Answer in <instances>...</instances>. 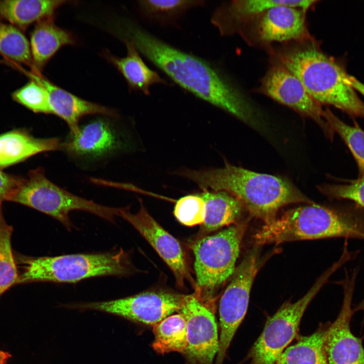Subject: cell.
<instances>
[{
  "instance_id": "obj_1",
  "label": "cell",
  "mask_w": 364,
  "mask_h": 364,
  "mask_svg": "<svg viewBox=\"0 0 364 364\" xmlns=\"http://www.w3.org/2000/svg\"><path fill=\"white\" fill-rule=\"evenodd\" d=\"M123 38L180 87L247 123L254 112L242 93L215 65L162 40L138 24L126 21Z\"/></svg>"
},
{
  "instance_id": "obj_2",
  "label": "cell",
  "mask_w": 364,
  "mask_h": 364,
  "mask_svg": "<svg viewBox=\"0 0 364 364\" xmlns=\"http://www.w3.org/2000/svg\"><path fill=\"white\" fill-rule=\"evenodd\" d=\"M178 174L201 189L224 191L236 198L250 214L268 223L283 206L297 203H313L291 183L279 177L233 165L227 162L221 168L186 169Z\"/></svg>"
},
{
  "instance_id": "obj_3",
  "label": "cell",
  "mask_w": 364,
  "mask_h": 364,
  "mask_svg": "<svg viewBox=\"0 0 364 364\" xmlns=\"http://www.w3.org/2000/svg\"><path fill=\"white\" fill-rule=\"evenodd\" d=\"M364 240V208L314 203L288 210L264 223L253 236L257 245L330 238Z\"/></svg>"
},
{
  "instance_id": "obj_4",
  "label": "cell",
  "mask_w": 364,
  "mask_h": 364,
  "mask_svg": "<svg viewBox=\"0 0 364 364\" xmlns=\"http://www.w3.org/2000/svg\"><path fill=\"white\" fill-rule=\"evenodd\" d=\"M311 40L280 49L276 53V63L299 78L320 104L331 105L352 116L364 118V103L348 83V74Z\"/></svg>"
},
{
  "instance_id": "obj_5",
  "label": "cell",
  "mask_w": 364,
  "mask_h": 364,
  "mask_svg": "<svg viewBox=\"0 0 364 364\" xmlns=\"http://www.w3.org/2000/svg\"><path fill=\"white\" fill-rule=\"evenodd\" d=\"M19 283H75L86 279L123 277L131 272L127 254L121 248L104 253L20 258Z\"/></svg>"
},
{
  "instance_id": "obj_6",
  "label": "cell",
  "mask_w": 364,
  "mask_h": 364,
  "mask_svg": "<svg viewBox=\"0 0 364 364\" xmlns=\"http://www.w3.org/2000/svg\"><path fill=\"white\" fill-rule=\"evenodd\" d=\"M247 222L235 224L196 241L192 246L196 280L195 296L214 311L217 290L233 275Z\"/></svg>"
},
{
  "instance_id": "obj_7",
  "label": "cell",
  "mask_w": 364,
  "mask_h": 364,
  "mask_svg": "<svg viewBox=\"0 0 364 364\" xmlns=\"http://www.w3.org/2000/svg\"><path fill=\"white\" fill-rule=\"evenodd\" d=\"M9 201L52 217L68 231L74 228L69 217L72 211L88 212L114 223L116 217L119 216L120 208L102 205L67 191L50 180L42 168L30 171L26 178H22Z\"/></svg>"
},
{
  "instance_id": "obj_8",
  "label": "cell",
  "mask_w": 364,
  "mask_h": 364,
  "mask_svg": "<svg viewBox=\"0 0 364 364\" xmlns=\"http://www.w3.org/2000/svg\"><path fill=\"white\" fill-rule=\"evenodd\" d=\"M338 268L337 264H333L302 298L295 302L285 303L267 321L261 334L249 352V364L276 363L285 348L297 335L301 318L307 306Z\"/></svg>"
},
{
  "instance_id": "obj_9",
  "label": "cell",
  "mask_w": 364,
  "mask_h": 364,
  "mask_svg": "<svg viewBox=\"0 0 364 364\" xmlns=\"http://www.w3.org/2000/svg\"><path fill=\"white\" fill-rule=\"evenodd\" d=\"M260 264L258 251L257 248H253L236 268L230 284L221 297L219 347L214 364L223 363L233 337L245 316L252 285Z\"/></svg>"
},
{
  "instance_id": "obj_10",
  "label": "cell",
  "mask_w": 364,
  "mask_h": 364,
  "mask_svg": "<svg viewBox=\"0 0 364 364\" xmlns=\"http://www.w3.org/2000/svg\"><path fill=\"white\" fill-rule=\"evenodd\" d=\"M185 296L171 292L152 291L110 300L71 303L64 307L105 312L154 326L174 312H179Z\"/></svg>"
},
{
  "instance_id": "obj_11",
  "label": "cell",
  "mask_w": 364,
  "mask_h": 364,
  "mask_svg": "<svg viewBox=\"0 0 364 364\" xmlns=\"http://www.w3.org/2000/svg\"><path fill=\"white\" fill-rule=\"evenodd\" d=\"M340 282L343 289V300L336 320L329 325L325 338L328 364H364V347L361 340L350 328L354 313L352 308L357 270Z\"/></svg>"
},
{
  "instance_id": "obj_12",
  "label": "cell",
  "mask_w": 364,
  "mask_h": 364,
  "mask_svg": "<svg viewBox=\"0 0 364 364\" xmlns=\"http://www.w3.org/2000/svg\"><path fill=\"white\" fill-rule=\"evenodd\" d=\"M187 321L188 343L184 354L187 364H213L219 337L214 312L195 295H185L180 310Z\"/></svg>"
},
{
  "instance_id": "obj_13",
  "label": "cell",
  "mask_w": 364,
  "mask_h": 364,
  "mask_svg": "<svg viewBox=\"0 0 364 364\" xmlns=\"http://www.w3.org/2000/svg\"><path fill=\"white\" fill-rule=\"evenodd\" d=\"M140 204L139 210L134 213L129 207L120 208L119 216L134 227L157 252L173 272L177 286L183 287L187 280L195 286L179 241L150 214L141 199Z\"/></svg>"
},
{
  "instance_id": "obj_14",
  "label": "cell",
  "mask_w": 364,
  "mask_h": 364,
  "mask_svg": "<svg viewBox=\"0 0 364 364\" xmlns=\"http://www.w3.org/2000/svg\"><path fill=\"white\" fill-rule=\"evenodd\" d=\"M259 92L314 120L330 138L333 132L324 118L321 104L306 90L301 81L283 66L275 63L261 80Z\"/></svg>"
},
{
  "instance_id": "obj_15",
  "label": "cell",
  "mask_w": 364,
  "mask_h": 364,
  "mask_svg": "<svg viewBox=\"0 0 364 364\" xmlns=\"http://www.w3.org/2000/svg\"><path fill=\"white\" fill-rule=\"evenodd\" d=\"M124 146L113 125L108 120L99 118L80 126L76 134L70 133L61 143V150L73 157L97 160L121 150Z\"/></svg>"
},
{
  "instance_id": "obj_16",
  "label": "cell",
  "mask_w": 364,
  "mask_h": 364,
  "mask_svg": "<svg viewBox=\"0 0 364 364\" xmlns=\"http://www.w3.org/2000/svg\"><path fill=\"white\" fill-rule=\"evenodd\" d=\"M15 68L25 75L37 82L47 90L52 114L62 119L68 125L70 134H76L79 129V121L84 116L100 114L117 117L113 109L82 99L58 86L43 76L41 73L27 71L17 64Z\"/></svg>"
},
{
  "instance_id": "obj_17",
  "label": "cell",
  "mask_w": 364,
  "mask_h": 364,
  "mask_svg": "<svg viewBox=\"0 0 364 364\" xmlns=\"http://www.w3.org/2000/svg\"><path fill=\"white\" fill-rule=\"evenodd\" d=\"M305 11L287 5L266 10L252 19L257 37L265 43L308 40Z\"/></svg>"
},
{
  "instance_id": "obj_18",
  "label": "cell",
  "mask_w": 364,
  "mask_h": 364,
  "mask_svg": "<svg viewBox=\"0 0 364 364\" xmlns=\"http://www.w3.org/2000/svg\"><path fill=\"white\" fill-rule=\"evenodd\" d=\"M316 2L313 0L233 1L217 7L212 14L211 22L221 35H229L238 32L247 20H251L271 8L287 5L307 10Z\"/></svg>"
},
{
  "instance_id": "obj_19",
  "label": "cell",
  "mask_w": 364,
  "mask_h": 364,
  "mask_svg": "<svg viewBox=\"0 0 364 364\" xmlns=\"http://www.w3.org/2000/svg\"><path fill=\"white\" fill-rule=\"evenodd\" d=\"M56 138H37L22 130L0 135V167L21 162L34 155L61 149Z\"/></svg>"
},
{
  "instance_id": "obj_20",
  "label": "cell",
  "mask_w": 364,
  "mask_h": 364,
  "mask_svg": "<svg viewBox=\"0 0 364 364\" xmlns=\"http://www.w3.org/2000/svg\"><path fill=\"white\" fill-rule=\"evenodd\" d=\"M123 40L127 49L125 57H118L108 52H106L104 56L124 78L130 89L140 91L149 96L153 85L168 84L156 71L145 64L131 41L125 38Z\"/></svg>"
},
{
  "instance_id": "obj_21",
  "label": "cell",
  "mask_w": 364,
  "mask_h": 364,
  "mask_svg": "<svg viewBox=\"0 0 364 364\" xmlns=\"http://www.w3.org/2000/svg\"><path fill=\"white\" fill-rule=\"evenodd\" d=\"M75 43L73 35L55 24L53 18L37 23L30 35L33 72L41 73L49 61L63 47Z\"/></svg>"
},
{
  "instance_id": "obj_22",
  "label": "cell",
  "mask_w": 364,
  "mask_h": 364,
  "mask_svg": "<svg viewBox=\"0 0 364 364\" xmlns=\"http://www.w3.org/2000/svg\"><path fill=\"white\" fill-rule=\"evenodd\" d=\"M68 2L56 0H0V19L25 28L53 18L57 10Z\"/></svg>"
},
{
  "instance_id": "obj_23",
  "label": "cell",
  "mask_w": 364,
  "mask_h": 364,
  "mask_svg": "<svg viewBox=\"0 0 364 364\" xmlns=\"http://www.w3.org/2000/svg\"><path fill=\"white\" fill-rule=\"evenodd\" d=\"M204 200L206 215L202 229L211 232L235 223L242 213V203L224 191L204 190L199 194Z\"/></svg>"
},
{
  "instance_id": "obj_24",
  "label": "cell",
  "mask_w": 364,
  "mask_h": 364,
  "mask_svg": "<svg viewBox=\"0 0 364 364\" xmlns=\"http://www.w3.org/2000/svg\"><path fill=\"white\" fill-rule=\"evenodd\" d=\"M329 324L302 337L282 353L276 364H328L325 338Z\"/></svg>"
},
{
  "instance_id": "obj_25",
  "label": "cell",
  "mask_w": 364,
  "mask_h": 364,
  "mask_svg": "<svg viewBox=\"0 0 364 364\" xmlns=\"http://www.w3.org/2000/svg\"><path fill=\"white\" fill-rule=\"evenodd\" d=\"M152 348L158 353L171 352L184 353L187 346V321L184 315H170L153 326Z\"/></svg>"
},
{
  "instance_id": "obj_26",
  "label": "cell",
  "mask_w": 364,
  "mask_h": 364,
  "mask_svg": "<svg viewBox=\"0 0 364 364\" xmlns=\"http://www.w3.org/2000/svg\"><path fill=\"white\" fill-rule=\"evenodd\" d=\"M204 1L144 0L138 2L142 14L161 25L172 24L190 9L203 6Z\"/></svg>"
},
{
  "instance_id": "obj_27",
  "label": "cell",
  "mask_w": 364,
  "mask_h": 364,
  "mask_svg": "<svg viewBox=\"0 0 364 364\" xmlns=\"http://www.w3.org/2000/svg\"><path fill=\"white\" fill-rule=\"evenodd\" d=\"M324 118L332 131L337 133L351 151L356 162L359 176L364 175V131L354 122L350 125L335 115L329 109L324 110Z\"/></svg>"
},
{
  "instance_id": "obj_28",
  "label": "cell",
  "mask_w": 364,
  "mask_h": 364,
  "mask_svg": "<svg viewBox=\"0 0 364 364\" xmlns=\"http://www.w3.org/2000/svg\"><path fill=\"white\" fill-rule=\"evenodd\" d=\"M0 53L10 61L33 69L30 42L26 36L15 26L1 22Z\"/></svg>"
},
{
  "instance_id": "obj_29",
  "label": "cell",
  "mask_w": 364,
  "mask_h": 364,
  "mask_svg": "<svg viewBox=\"0 0 364 364\" xmlns=\"http://www.w3.org/2000/svg\"><path fill=\"white\" fill-rule=\"evenodd\" d=\"M12 232V228L0 238V296L20 279L11 247Z\"/></svg>"
},
{
  "instance_id": "obj_30",
  "label": "cell",
  "mask_w": 364,
  "mask_h": 364,
  "mask_svg": "<svg viewBox=\"0 0 364 364\" xmlns=\"http://www.w3.org/2000/svg\"><path fill=\"white\" fill-rule=\"evenodd\" d=\"M14 100L33 112L52 114L47 90L40 84L30 79L12 94Z\"/></svg>"
},
{
  "instance_id": "obj_31",
  "label": "cell",
  "mask_w": 364,
  "mask_h": 364,
  "mask_svg": "<svg viewBox=\"0 0 364 364\" xmlns=\"http://www.w3.org/2000/svg\"><path fill=\"white\" fill-rule=\"evenodd\" d=\"M173 213L177 220L185 225L202 224L206 215L205 201L199 194L184 196L176 202Z\"/></svg>"
},
{
  "instance_id": "obj_32",
  "label": "cell",
  "mask_w": 364,
  "mask_h": 364,
  "mask_svg": "<svg viewBox=\"0 0 364 364\" xmlns=\"http://www.w3.org/2000/svg\"><path fill=\"white\" fill-rule=\"evenodd\" d=\"M319 191L330 198L347 199L364 208V175L344 184H325Z\"/></svg>"
},
{
  "instance_id": "obj_33",
  "label": "cell",
  "mask_w": 364,
  "mask_h": 364,
  "mask_svg": "<svg viewBox=\"0 0 364 364\" xmlns=\"http://www.w3.org/2000/svg\"><path fill=\"white\" fill-rule=\"evenodd\" d=\"M22 178L5 173L0 169V207L4 201H9L20 186Z\"/></svg>"
},
{
  "instance_id": "obj_34",
  "label": "cell",
  "mask_w": 364,
  "mask_h": 364,
  "mask_svg": "<svg viewBox=\"0 0 364 364\" xmlns=\"http://www.w3.org/2000/svg\"><path fill=\"white\" fill-rule=\"evenodd\" d=\"M348 83L353 87L356 92H359L361 95L364 96V84L359 81L354 77L348 74L347 79Z\"/></svg>"
},
{
  "instance_id": "obj_35",
  "label": "cell",
  "mask_w": 364,
  "mask_h": 364,
  "mask_svg": "<svg viewBox=\"0 0 364 364\" xmlns=\"http://www.w3.org/2000/svg\"><path fill=\"white\" fill-rule=\"evenodd\" d=\"M11 228L12 227L7 224L5 221L2 213V207H0V238L7 231Z\"/></svg>"
},
{
  "instance_id": "obj_36",
  "label": "cell",
  "mask_w": 364,
  "mask_h": 364,
  "mask_svg": "<svg viewBox=\"0 0 364 364\" xmlns=\"http://www.w3.org/2000/svg\"><path fill=\"white\" fill-rule=\"evenodd\" d=\"M11 355L8 352L0 350V364H7Z\"/></svg>"
},
{
  "instance_id": "obj_37",
  "label": "cell",
  "mask_w": 364,
  "mask_h": 364,
  "mask_svg": "<svg viewBox=\"0 0 364 364\" xmlns=\"http://www.w3.org/2000/svg\"><path fill=\"white\" fill-rule=\"evenodd\" d=\"M354 312L358 311H361L364 314V298L354 308H353Z\"/></svg>"
}]
</instances>
